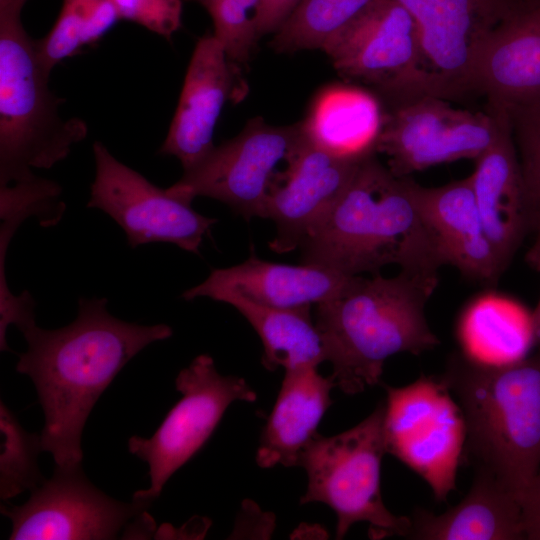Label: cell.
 Returning a JSON list of instances; mask_svg holds the SVG:
<instances>
[{
	"mask_svg": "<svg viewBox=\"0 0 540 540\" xmlns=\"http://www.w3.org/2000/svg\"><path fill=\"white\" fill-rule=\"evenodd\" d=\"M106 304V298H79L69 325L47 330L34 323L21 331L28 347L16 370L31 378L44 412L41 450L61 467L81 465L86 420L119 371L143 348L173 333L165 324L115 318Z\"/></svg>",
	"mask_w": 540,
	"mask_h": 540,
	"instance_id": "obj_1",
	"label": "cell"
},
{
	"mask_svg": "<svg viewBox=\"0 0 540 540\" xmlns=\"http://www.w3.org/2000/svg\"><path fill=\"white\" fill-rule=\"evenodd\" d=\"M365 158L327 214L299 246L303 263L346 276L376 274L387 265L438 279L446 265L439 240L413 192L376 158Z\"/></svg>",
	"mask_w": 540,
	"mask_h": 540,
	"instance_id": "obj_2",
	"label": "cell"
},
{
	"mask_svg": "<svg viewBox=\"0 0 540 540\" xmlns=\"http://www.w3.org/2000/svg\"><path fill=\"white\" fill-rule=\"evenodd\" d=\"M437 284L403 271L394 277L359 275L316 305L314 321L336 387L348 395L363 392L380 383L389 357L418 355L440 344L425 314Z\"/></svg>",
	"mask_w": 540,
	"mask_h": 540,
	"instance_id": "obj_3",
	"label": "cell"
},
{
	"mask_svg": "<svg viewBox=\"0 0 540 540\" xmlns=\"http://www.w3.org/2000/svg\"><path fill=\"white\" fill-rule=\"evenodd\" d=\"M440 379L465 418V455L520 503L540 468V352L503 364L455 352Z\"/></svg>",
	"mask_w": 540,
	"mask_h": 540,
	"instance_id": "obj_4",
	"label": "cell"
},
{
	"mask_svg": "<svg viewBox=\"0 0 540 540\" xmlns=\"http://www.w3.org/2000/svg\"><path fill=\"white\" fill-rule=\"evenodd\" d=\"M26 2L0 0V186L53 167L88 134L84 120L61 116L64 99L50 90V74L22 24Z\"/></svg>",
	"mask_w": 540,
	"mask_h": 540,
	"instance_id": "obj_5",
	"label": "cell"
},
{
	"mask_svg": "<svg viewBox=\"0 0 540 540\" xmlns=\"http://www.w3.org/2000/svg\"><path fill=\"white\" fill-rule=\"evenodd\" d=\"M385 404L356 426L330 437L317 434L299 459L308 478L301 504L328 505L337 516L336 538L357 522L369 523L372 538L406 537L411 518L391 513L380 491L381 461L386 452Z\"/></svg>",
	"mask_w": 540,
	"mask_h": 540,
	"instance_id": "obj_6",
	"label": "cell"
},
{
	"mask_svg": "<svg viewBox=\"0 0 540 540\" xmlns=\"http://www.w3.org/2000/svg\"><path fill=\"white\" fill-rule=\"evenodd\" d=\"M305 141L301 122L277 126L252 118L166 190L190 203L196 197L218 200L247 220L263 218L269 195Z\"/></svg>",
	"mask_w": 540,
	"mask_h": 540,
	"instance_id": "obj_7",
	"label": "cell"
},
{
	"mask_svg": "<svg viewBox=\"0 0 540 540\" xmlns=\"http://www.w3.org/2000/svg\"><path fill=\"white\" fill-rule=\"evenodd\" d=\"M386 452L421 476L437 501L456 487L466 422L440 377L422 375L404 387L385 386Z\"/></svg>",
	"mask_w": 540,
	"mask_h": 540,
	"instance_id": "obj_8",
	"label": "cell"
},
{
	"mask_svg": "<svg viewBox=\"0 0 540 540\" xmlns=\"http://www.w3.org/2000/svg\"><path fill=\"white\" fill-rule=\"evenodd\" d=\"M175 385L182 397L155 433L128 441L129 452L148 464L150 477V487L135 492L133 499L152 503L169 478L204 446L233 402L257 399L245 379L219 374L207 354L182 369Z\"/></svg>",
	"mask_w": 540,
	"mask_h": 540,
	"instance_id": "obj_9",
	"label": "cell"
},
{
	"mask_svg": "<svg viewBox=\"0 0 540 540\" xmlns=\"http://www.w3.org/2000/svg\"><path fill=\"white\" fill-rule=\"evenodd\" d=\"M412 16L430 96L455 100L473 92L476 58L487 39L540 0H396Z\"/></svg>",
	"mask_w": 540,
	"mask_h": 540,
	"instance_id": "obj_10",
	"label": "cell"
},
{
	"mask_svg": "<svg viewBox=\"0 0 540 540\" xmlns=\"http://www.w3.org/2000/svg\"><path fill=\"white\" fill-rule=\"evenodd\" d=\"M323 52L341 76L372 87L389 107L430 96L415 22L396 0H377Z\"/></svg>",
	"mask_w": 540,
	"mask_h": 540,
	"instance_id": "obj_11",
	"label": "cell"
},
{
	"mask_svg": "<svg viewBox=\"0 0 540 540\" xmlns=\"http://www.w3.org/2000/svg\"><path fill=\"white\" fill-rule=\"evenodd\" d=\"M449 100L425 96L385 109L376 153L397 177L459 159H477L496 140L498 115L470 112Z\"/></svg>",
	"mask_w": 540,
	"mask_h": 540,
	"instance_id": "obj_12",
	"label": "cell"
},
{
	"mask_svg": "<svg viewBox=\"0 0 540 540\" xmlns=\"http://www.w3.org/2000/svg\"><path fill=\"white\" fill-rule=\"evenodd\" d=\"M96 174L88 208L108 214L123 229L130 247L169 242L199 254L204 236L217 219L196 212L191 203L172 196L116 159L95 141Z\"/></svg>",
	"mask_w": 540,
	"mask_h": 540,
	"instance_id": "obj_13",
	"label": "cell"
},
{
	"mask_svg": "<svg viewBox=\"0 0 540 540\" xmlns=\"http://www.w3.org/2000/svg\"><path fill=\"white\" fill-rule=\"evenodd\" d=\"M151 504L115 500L89 481L81 465H55L52 477L31 490L26 503L1 505V513L11 520V540H107Z\"/></svg>",
	"mask_w": 540,
	"mask_h": 540,
	"instance_id": "obj_14",
	"label": "cell"
},
{
	"mask_svg": "<svg viewBox=\"0 0 540 540\" xmlns=\"http://www.w3.org/2000/svg\"><path fill=\"white\" fill-rule=\"evenodd\" d=\"M364 159L334 156L306 139L265 205L263 218L276 226L270 249L282 254L299 248L347 188Z\"/></svg>",
	"mask_w": 540,
	"mask_h": 540,
	"instance_id": "obj_15",
	"label": "cell"
},
{
	"mask_svg": "<svg viewBox=\"0 0 540 540\" xmlns=\"http://www.w3.org/2000/svg\"><path fill=\"white\" fill-rule=\"evenodd\" d=\"M232 62L214 34L196 43L185 74L178 105L159 153L176 157L184 171L215 147L214 131L232 84Z\"/></svg>",
	"mask_w": 540,
	"mask_h": 540,
	"instance_id": "obj_16",
	"label": "cell"
},
{
	"mask_svg": "<svg viewBox=\"0 0 540 540\" xmlns=\"http://www.w3.org/2000/svg\"><path fill=\"white\" fill-rule=\"evenodd\" d=\"M353 277L310 263L266 261L251 253L240 264L213 269L202 283L184 291L181 297L187 301L197 297L213 299L231 292L270 307L311 308L337 296Z\"/></svg>",
	"mask_w": 540,
	"mask_h": 540,
	"instance_id": "obj_17",
	"label": "cell"
},
{
	"mask_svg": "<svg viewBox=\"0 0 540 540\" xmlns=\"http://www.w3.org/2000/svg\"><path fill=\"white\" fill-rule=\"evenodd\" d=\"M488 108L498 115V135L470 178L485 233L505 270L531 230L530 214L508 112Z\"/></svg>",
	"mask_w": 540,
	"mask_h": 540,
	"instance_id": "obj_18",
	"label": "cell"
},
{
	"mask_svg": "<svg viewBox=\"0 0 540 540\" xmlns=\"http://www.w3.org/2000/svg\"><path fill=\"white\" fill-rule=\"evenodd\" d=\"M473 92L506 110L540 101V7L501 25L474 65Z\"/></svg>",
	"mask_w": 540,
	"mask_h": 540,
	"instance_id": "obj_19",
	"label": "cell"
},
{
	"mask_svg": "<svg viewBox=\"0 0 540 540\" xmlns=\"http://www.w3.org/2000/svg\"><path fill=\"white\" fill-rule=\"evenodd\" d=\"M413 192L446 265L473 280L494 284L504 270L485 233L470 176L432 188L413 181Z\"/></svg>",
	"mask_w": 540,
	"mask_h": 540,
	"instance_id": "obj_20",
	"label": "cell"
},
{
	"mask_svg": "<svg viewBox=\"0 0 540 540\" xmlns=\"http://www.w3.org/2000/svg\"><path fill=\"white\" fill-rule=\"evenodd\" d=\"M331 376L317 366L285 370L281 388L262 431L256 462L262 468L296 466L307 445L318 434L319 423L331 405Z\"/></svg>",
	"mask_w": 540,
	"mask_h": 540,
	"instance_id": "obj_21",
	"label": "cell"
},
{
	"mask_svg": "<svg viewBox=\"0 0 540 540\" xmlns=\"http://www.w3.org/2000/svg\"><path fill=\"white\" fill-rule=\"evenodd\" d=\"M407 538L416 540L525 539L518 500L491 473L476 468L469 492L456 506L435 515L417 508Z\"/></svg>",
	"mask_w": 540,
	"mask_h": 540,
	"instance_id": "obj_22",
	"label": "cell"
},
{
	"mask_svg": "<svg viewBox=\"0 0 540 540\" xmlns=\"http://www.w3.org/2000/svg\"><path fill=\"white\" fill-rule=\"evenodd\" d=\"M385 116L376 94L349 85H332L315 97L301 121L306 139L314 146L345 159L376 154Z\"/></svg>",
	"mask_w": 540,
	"mask_h": 540,
	"instance_id": "obj_23",
	"label": "cell"
},
{
	"mask_svg": "<svg viewBox=\"0 0 540 540\" xmlns=\"http://www.w3.org/2000/svg\"><path fill=\"white\" fill-rule=\"evenodd\" d=\"M462 352L486 363L503 364L526 357L537 338L532 313L496 292L479 295L458 324Z\"/></svg>",
	"mask_w": 540,
	"mask_h": 540,
	"instance_id": "obj_24",
	"label": "cell"
},
{
	"mask_svg": "<svg viewBox=\"0 0 540 540\" xmlns=\"http://www.w3.org/2000/svg\"><path fill=\"white\" fill-rule=\"evenodd\" d=\"M213 300L230 304L256 331L263 344L262 365L269 371L317 366L326 361L322 338L310 308L282 309L224 292Z\"/></svg>",
	"mask_w": 540,
	"mask_h": 540,
	"instance_id": "obj_25",
	"label": "cell"
},
{
	"mask_svg": "<svg viewBox=\"0 0 540 540\" xmlns=\"http://www.w3.org/2000/svg\"><path fill=\"white\" fill-rule=\"evenodd\" d=\"M377 0H300L273 33L277 53L324 51Z\"/></svg>",
	"mask_w": 540,
	"mask_h": 540,
	"instance_id": "obj_26",
	"label": "cell"
},
{
	"mask_svg": "<svg viewBox=\"0 0 540 540\" xmlns=\"http://www.w3.org/2000/svg\"><path fill=\"white\" fill-rule=\"evenodd\" d=\"M119 20L109 0H63L50 31L35 40L42 66L51 74L63 60L98 43Z\"/></svg>",
	"mask_w": 540,
	"mask_h": 540,
	"instance_id": "obj_27",
	"label": "cell"
},
{
	"mask_svg": "<svg viewBox=\"0 0 540 540\" xmlns=\"http://www.w3.org/2000/svg\"><path fill=\"white\" fill-rule=\"evenodd\" d=\"M1 457L0 495L7 500L39 486L41 475L37 457L41 450V437L25 431L15 415L1 401Z\"/></svg>",
	"mask_w": 540,
	"mask_h": 540,
	"instance_id": "obj_28",
	"label": "cell"
},
{
	"mask_svg": "<svg viewBox=\"0 0 540 540\" xmlns=\"http://www.w3.org/2000/svg\"><path fill=\"white\" fill-rule=\"evenodd\" d=\"M210 15L214 35L233 63H246L260 38L257 14L260 0H196Z\"/></svg>",
	"mask_w": 540,
	"mask_h": 540,
	"instance_id": "obj_29",
	"label": "cell"
},
{
	"mask_svg": "<svg viewBox=\"0 0 540 540\" xmlns=\"http://www.w3.org/2000/svg\"><path fill=\"white\" fill-rule=\"evenodd\" d=\"M507 112L528 204L531 230L540 233V101Z\"/></svg>",
	"mask_w": 540,
	"mask_h": 540,
	"instance_id": "obj_30",
	"label": "cell"
},
{
	"mask_svg": "<svg viewBox=\"0 0 540 540\" xmlns=\"http://www.w3.org/2000/svg\"><path fill=\"white\" fill-rule=\"evenodd\" d=\"M120 20L138 24L165 38L181 28L183 4L181 0H109Z\"/></svg>",
	"mask_w": 540,
	"mask_h": 540,
	"instance_id": "obj_31",
	"label": "cell"
},
{
	"mask_svg": "<svg viewBox=\"0 0 540 540\" xmlns=\"http://www.w3.org/2000/svg\"><path fill=\"white\" fill-rule=\"evenodd\" d=\"M520 506L525 539L540 540V472L524 491Z\"/></svg>",
	"mask_w": 540,
	"mask_h": 540,
	"instance_id": "obj_32",
	"label": "cell"
},
{
	"mask_svg": "<svg viewBox=\"0 0 540 540\" xmlns=\"http://www.w3.org/2000/svg\"><path fill=\"white\" fill-rule=\"evenodd\" d=\"M300 0H260L257 14L259 37L274 33L290 15Z\"/></svg>",
	"mask_w": 540,
	"mask_h": 540,
	"instance_id": "obj_33",
	"label": "cell"
},
{
	"mask_svg": "<svg viewBox=\"0 0 540 540\" xmlns=\"http://www.w3.org/2000/svg\"><path fill=\"white\" fill-rule=\"evenodd\" d=\"M527 262L537 271H540V233H537L536 240L526 255ZM536 336L540 338V300L532 313Z\"/></svg>",
	"mask_w": 540,
	"mask_h": 540,
	"instance_id": "obj_34",
	"label": "cell"
}]
</instances>
